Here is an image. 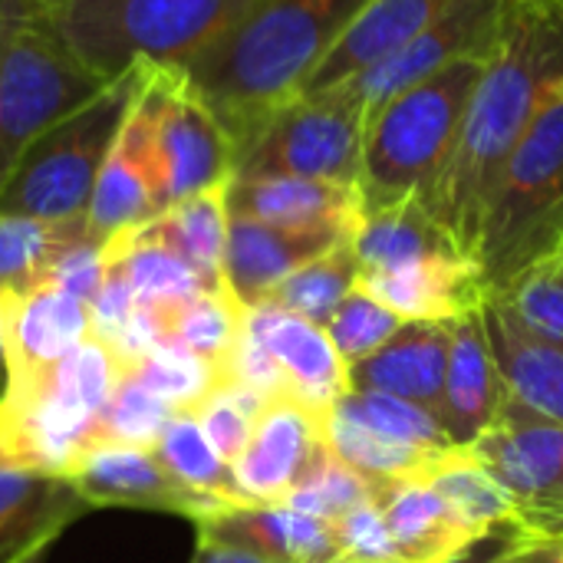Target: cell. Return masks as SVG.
I'll list each match as a JSON object with an SVG mask.
<instances>
[{"mask_svg":"<svg viewBox=\"0 0 563 563\" xmlns=\"http://www.w3.org/2000/svg\"><path fill=\"white\" fill-rule=\"evenodd\" d=\"M515 7H525V3H554V0H511Z\"/></svg>","mask_w":563,"mask_h":563,"instance_id":"f6af8a7d","label":"cell"},{"mask_svg":"<svg viewBox=\"0 0 563 563\" xmlns=\"http://www.w3.org/2000/svg\"><path fill=\"white\" fill-rule=\"evenodd\" d=\"M488 56H462L396 92L366 125L360 198L363 211L419 198L449 162Z\"/></svg>","mask_w":563,"mask_h":563,"instance_id":"277c9868","label":"cell"},{"mask_svg":"<svg viewBox=\"0 0 563 563\" xmlns=\"http://www.w3.org/2000/svg\"><path fill=\"white\" fill-rule=\"evenodd\" d=\"M511 0H455L439 20H432L422 33L406 40L399 49L353 76L350 82L336 86L340 92L369 125V119L402 89L412 82L445 69L449 63L462 56H492L505 20H508ZM330 92V89H327ZM313 96V92H310Z\"/></svg>","mask_w":563,"mask_h":563,"instance_id":"8fae6325","label":"cell"},{"mask_svg":"<svg viewBox=\"0 0 563 563\" xmlns=\"http://www.w3.org/2000/svg\"><path fill=\"white\" fill-rule=\"evenodd\" d=\"M452 320H409L373 356L350 366V389L406 399L439 419Z\"/></svg>","mask_w":563,"mask_h":563,"instance_id":"44dd1931","label":"cell"},{"mask_svg":"<svg viewBox=\"0 0 563 563\" xmlns=\"http://www.w3.org/2000/svg\"><path fill=\"white\" fill-rule=\"evenodd\" d=\"M482 317L508 396L563 426V340L538 333L498 297L482 307Z\"/></svg>","mask_w":563,"mask_h":563,"instance_id":"603a6c76","label":"cell"},{"mask_svg":"<svg viewBox=\"0 0 563 563\" xmlns=\"http://www.w3.org/2000/svg\"><path fill=\"white\" fill-rule=\"evenodd\" d=\"M426 485H432L445 498V505L485 538H492L498 528H508L511 534H518V511L511 498L492 478V472L472 459L468 449H455L452 455H445L432 468Z\"/></svg>","mask_w":563,"mask_h":563,"instance_id":"1f68e13d","label":"cell"},{"mask_svg":"<svg viewBox=\"0 0 563 563\" xmlns=\"http://www.w3.org/2000/svg\"><path fill=\"white\" fill-rule=\"evenodd\" d=\"M505 402L508 389L498 373L482 310L455 317L449 333L445 396L439 412V422L452 445L468 449L475 439H482L501 416Z\"/></svg>","mask_w":563,"mask_h":563,"instance_id":"ffe728a7","label":"cell"},{"mask_svg":"<svg viewBox=\"0 0 563 563\" xmlns=\"http://www.w3.org/2000/svg\"><path fill=\"white\" fill-rule=\"evenodd\" d=\"M0 465H10V462H3V452H0Z\"/></svg>","mask_w":563,"mask_h":563,"instance_id":"7dc6e473","label":"cell"},{"mask_svg":"<svg viewBox=\"0 0 563 563\" xmlns=\"http://www.w3.org/2000/svg\"><path fill=\"white\" fill-rule=\"evenodd\" d=\"M350 244H353L360 274L402 267V264L435 257V254H462L455 241L439 228V221L419 205V198L363 211Z\"/></svg>","mask_w":563,"mask_h":563,"instance_id":"f1b7e54d","label":"cell"},{"mask_svg":"<svg viewBox=\"0 0 563 563\" xmlns=\"http://www.w3.org/2000/svg\"><path fill=\"white\" fill-rule=\"evenodd\" d=\"M366 119L340 92L297 96L234 162V178H317L360 185Z\"/></svg>","mask_w":563,"mask_h":563,"instance_id":"ba28073f","label":"cell"},{"mask_svg":"<svg viewBox=\"0 0 563 563\" xmlns=\"http://www.w3.org/2000/svg\"><path fill=\"white\" fill-rule=\"evenodd\" d=\"M152 66V63H148ZM109 145V155L99 168L86 228L96 241H109L115 234L135 231L148 224L155 214L165 211V191H162V172L155 155V135H152V109L145 99V79Z\"/></svg>","mask_w":563,"mask_h":563,"instance_id":"5bb4252c","label":"cell"},{"mask_svg":"<svg viewBox=\"0 0 563 563\" xmlns=\"http://www.w3.org/2000/svg\"><path fill=\"white\" fill-rule=\"evenodd\" d=\"M142 317L155 346H172L178 353H188L201 360L208 369H214V376L221 379L244 333L247 310L231 297L228 287H221V290H201L162 310H142Z\"/></svg>","mask_w":563,"mask_h":563,"instance_id":"4316f807","label":"cell"},{"mask_svg":"<svg viewBox=\"0 0 563 563\" xmlns=\"http://www.w3.org/2000/svg\"><path fill=\"white\" fill-rule=\"evenodd\" d=\"M369 501H376V488L360 472H353L346 462H340L330 452L327 439H323V445L313 455L307 475L300 478V485L280 505L333 525V521L346 518L350 511H356V508H363Z\"/></svg>","mask_w":563,"mask_h":563,"instance_id":"e575fe53","label":"cell"},{"mask_svg":"<svg viewBox=\"0 0 563 563\" xmlns=\"http://www.w3.org/2000/svg\"><path fill=\"white\" fill-rule=\"evenodd\" d=\"M86 234V218L40 221L0 214V294H26L49 284V271L59 254Z\"/></svg>","mask_w":563,"mask_h":563,"instance_id":"f546056e","label":"cell"},{"mask_svg":"<svg viewBox=\"0 0 563 563\" xmlns=\"http://www.w3.org/2000/svg\"><path fill=\"white\" fill-rule=\"evenodd\" d=\"M554 79H563V0L511 3L465 109L455 148L435 181L419 195V205L468 261L492 188Z\"/></svg>","mask_w":563,"mask_h":563,"instance_id":"6da1fadb","label":"cell"},{"mask_svg":"<svg viewBox=\"0 0 563 563\" xmlns=\"http://www.w3.org/2000/svg\"><path fill=\"white\" fill-rule=\"evenodd\" d=\"M376 508L386 521L399 563H459L485 541V534L459 518L426 482L376 488Z\"/></svg>","mask_w":563,"mask_h":563,"instance_id":"d4e9b609","label":"cell"},{"mask_svg":"<svg viewBox=\"0 0 563 563\" xmlns=\"http://www.w3.org/2000/svg\"><path fill=\"white\" fill-rule=\"evenodd\" d=\"M402 323L406 320L396 317L389 307H383L376 297H369L366 290L353 287L343 297V303L336 307V313L330 317V323L323 330L333 340V346L343 356V363L353 366V363L373 356L386 340H393V333Z\"/></svg>","mask_w":563,"mask_h":563,"instance_id":"74e56055","label":"cell"},{"mask_svg":"<svg viewBox=\"0 0 563 563\" xmlns=\"http://www.w3.org/2000/svg\"><path fill=\"white\" fill-rule=\"evenodd\" d=\"M106 82L43 20L0 36V191L26 148Z\"/></svg>","mask_w":563,"mask_h":563,"instance_id":"52a82bcc","label":"cell"},{"mask_svg":"<svg viewBox=\"0 0 563 563\" xmlns=\"http://www.w3.org/2000/svg\"><path fill=\"white\" fill-rule=\"evenodd\" d=\"M558 261H561V267H563V247H561V254H558Z\"/></svg>","mask_w":563,"mask_h":563,"instance_id":"bcb514c9","label":"cell"},{"mask_svg":"<svg viewBox=\"0 0 563 563\" xmlns=\"http://www.w3.org/2000/svg\"><path fill=\"white\" fill-rule=\"evenodd\" d=\"M455 0H369L350 23V30L336 40V46L327 53V59L317 66L300 96L327 92L350 82L353 76L399 49L406 40L422 33Z\"/></svg>","mask_w":563,"mask_h":563,"instance_id":"484cf974","label":"cell"},{"mask_svg":"<svg viewBox=\"0 0 563 563\" xmlns=\"http://www.w3.org/2000/svg\"><path fill=\"white\" fill-rule=\"evenodd\" d=\"M224 188H208L191 198L168 205L148 224L135 228L132 238L145 244H158L181 257L208 287H224L221 261H224V238H228V205Z\"/></svg>","mask_w":563,"mask_h":563,"instance_id":"83f0119b","label":"cell"},{"mask_svg":"<svg viewBox=\"0 0 563 563\" xmlns=\"http://www.w3.org/2000/svg\"><path fill=\"white\" fill-rule=\"evenodd\" d=\"M155 459L188 488L205 492L224 505H251L234 478V468L214 452L191 412H175L152 445Z\"/></svg>","mask_w":563,"mask_h":563,"instance_id":"4dcf8cb0","label":"cell"},{"mask_svg":"<svg viewBox=\"0 0 563 563\" xmlns=\"http://www.w3.org/2000/svg\"><path fill=\"white\" fill-rule=\"evenodd\" d=\"M3 350H7V399L3 412L33 402L53 369L92 336V310L56 284H40L26 294H0Z\"/></svg>","mask_w":563,"mask_h":563,"instance_id":"7c38bea8","label":"cell"},{"mask_svg":"<svg viewBox=\"0 0 563 563\" xmlns=\"http://www.w3.org/2000/svg\"><path fill=\"white\" fill-rule=\"evenodd\" d=\"M563 247V79H554L485 205L472 264L492 297Z\"/></svg>","mask_w":563,"mask_h":563,"instance_id":"3957f363","label":"cell"},{"mask_svg":"<svg viewBox=\"0 0 563 563\" xmlns=\"http://www.w3.org/2000/svg\"><path fill=\"white\" fill-rule=\"evenodd\" d=\"M353 231L346 228H277L251 218L228 214V238H224V261L221 280L231 297L251 310L261 307L264 297L294 271L317 261L320 254L333 251L336 244L350 241Z\"/></svg>","mask_w":563,"mask_h":563,"instance_id":"9a60e30c","label":"cell"},{"mask_svg":"<svg viewBox=\"0 0 563 563\" xmlns=\"http://www.w3.org/2000/svg\"><path fill=\"white\" fill-rule=\"evenodd\" d=\"M145 66L148 63H139L109 79L96 99L59 119L26 148L0 191V214L40 221L86 218L99 168L142 86Z\"/></svg>","mask_w":563,"mask_h":563,"instance_id":"8992f818","label":"cell"},{"mask_svg":"<svg viewBox=\"0 0 563 563\" xmlns=\"http://www.w3.org/2000/svg\"><path fill=\"white\" fill-rule=\"evenodd\" d=\"M244 327L277 366L287 399L307 406L317 416H327L333 402L350 389V366L323 327L267 303L251 307Z\"/></svg>","mask_w":563,"mask_h":563,"instance_id":"2e32d148","label":"cell"},{"mask_svg":"<svg viewBox=\"0 0 563 563\" xmlns=\"http://www.w3.org/2000/svg\"><path fill=\"white\" fill-rule=\"evenodd\" d=\"M231 218L277 228H346L356 231L363 198L356 185L317 178H231L224 188Z\"/></svg>","mask_w":563,"mask_h":563,"instance_id":"cb8c5ba5","label":"cell"},{"mask_svg":"<svg viewBox=\"0 0 563 563\" xmlns=\"http://www.w3.org/2000/svg\"><path fill=\"white\" fill-rule=\"evenodd\" d=\"M356 287L409 320H455L488 303L478 267L462 254H435L356 277Z\"/></svg>","mask_w":563,"mask_h":563,"instance_id":"7402d4cb","label":"cell"},{"mask_svg":"<svg viewBox=\"0 0 563 563\" xmlns=\"http://www.w3.org/2000/svg\"><path fill=\"white\" fill-rule=\"evenodd\" d=\"M323 419L294 399L267 402L244 455L231 465L251 505H277L300 485L323 445Z\"/></svg>","mask_w":563,"mask_h":563,"instance_id":"e0dca14e","label":"cell"},{"mask_svg":"<svg viewBox=\"0 0 563 563\" xmlns=\"http://www.w3.org/2000/svg\"><path fill=\"white\" fill-rule=\"evenodd\" d=\"M69 485L89 508H132V511H158L205 521L231 505L188 488L178 482L152 449L139 445H89L66 472Z\"/></svg>","mask_w":563,"mask_h":563,"instance_id":"4fadbf2b","label":"cell"},{"mask_svg":"<svg viewBox=\"0 0 563 563\" xmlns=\"http://www.w3.org/2000/svg\"><path fill=\"white\" fill-rule=\"evenodd\" d=\"M498 300H505L538 333L563 340V267L558 257L525 271Z\"/></svg>","mask_w":563,"mask_h":563,"instance_id":"f35d334b","label":"cell"},{"mask_svg":"<svg viewBox=\"0 0 563 563\" xmlns=\"http://www.w3.org/2000/svg\"><path fill=\"white\" fill-rule=\"evenodd\" d=\"M518 511V534L563 538V426L508 396L495 426L468 445Z\"/></svg>","mask_w":563,"mask_h":563,"instance_id":"9c48e42d","label":"cell"},{"mask_svg":"<svg viewBox=\"0 0 563 563\" xmlns=\"http://www.w3.org/2000/svg\"><path fill=\"white\" fill-rule=\"evenodd\" d=\"M254 0H56L43 23L102 79L139 63L181 66Z\"/></svg>","mask_w":563,"mask_h":563,"instance_id":"5b68a950","label":"cell"},{"mask_svg":"<svg viewBox=\"0 0 563 563\" xmlns=\"http://www.w3.org/2000/svg\"><path fill=\"white\" fill-rule=\"evenodd\" d=\"M145 99L152 109L165 208L234 178V145L178 66H148Z\"/></svg>","mask_w":563,"mask_h":563,"instance_id":"30bf717a","label":"cell"},{"mask_svg":"<svg viewBox=\"0 0 563 563\" xmlns=\"http://www.w3.org/2000/svg\"><path fill=\"white\" fill-rule=\"evenodd\" d=\"M336 412L350 416L353 422L366 426L369 432H376L379 439L386 442H396L402 449H416V452H449V449H459L452 445V439L445 435L442 422L406 402V399H396V396H383V393H360V389H346L336 402H333Z\"/></svg>","mask_w":563,"mask_h":563,"instance_id":"836d02e7","label":"cell"},{"mask_svg":"<svg viewBox=\"0 0 563 563\" xmlns=\"http://www.w3.org/2000/svg\"><path fill=\"white\" fill-rule=\"evenodd\" d=\"M7 383H10V376H7V350H3V317H0V406H3V399H7Z\"/></svg>","mask_w":563,"mask_h":563,"instance_id":"ee69618b","label":"cell"},{"mask_svg":"<svg viewBox=\"0 0 563 563\" xmlns=\"http://www.w3.org/2000/svg\"><path fill=\"white\" fill-rule=\"evenodd\" d=\"M86 511L66 475L33 465H0V563H36Z\"/></svg>","mask_w":563,"mask_h":563,"instance_id":"d6986e66","label":"cell"},{"mask_svg":"<svg viewBox=\"0 0 563 563\" xmlns=\"http://www.w3.org/2000/svg\"><path fill=\"white\" fill-rule=\"evenodd\" d=\"M333 563H353V561H333Z\"/></svg>","mask_w":563,"mask_h":563,"instance_id":"c3c4849f","label":"cell"},{"mask_svg":"<svg viewBox=\"0 0 563 563\" xmlns=\"http://www.w3.org/2000/svg\"><path fill=\"white\" fill-rule=\"evenodd\" d=\"M49 3H56V0H46V7H49Z\"/></svg>","mask_w":563,"mask_h":563,"instance_id":"681fc988","label":"cell"},{"mask_svg":"<svg viewBox=\"0 0 563 563\" xmlns=\"http://www.w3.org/2000/svg\"><path fill=\"white\" fill-rule=\"evenodd\" d=\"M175 416V409L155 396L152 389H145L142 383L122 376L115 396L109 399V406L99 412L96 429H92V445L99 442H112V445H139V449H152L158 432L165 429V422Z\"/></svg>","mask_w":563,"mask_h":563,"instance_id":"8d00e7d4","label":"cell"},{"mask_svg":"<svg viewBox=\"0 0 563 563\" xmlns=\"http://www.w3.org/2000/svg\"><path fill=\"white\" fill-rule=\"evenodd\" d=\"M125 376L162 396L175 412H191L218 383L214 369L172 346H148L125 366Z\"/></svg>","mask_w":563,"mask_h":563,"instance_id":"d590c367","label":"cell"},{"mask_svg":"<svg viewBox=\"0 0 563 563\" xmlns=\"http://www.w3.org/2000/svg\"><path fill=\"white\" fill-rule=\"evenodd\" d=\"M369 0H254L178 69L224 125L234 162L261 125L297 99Z\"/></svg>","mask_w":563,"mask_h":563,"instance_id":"7a4b0ae2","label":"cell"},{"mask_svg":"<svg viewBox=\"0 0 563 563\" xmlns=\"http://www.w3.org/2000/svg\"><path fill=\"white\" fill-rule=\"evenodd\" d=\"M191 563H267L251 558V554H241V551H231V548H221V544H205L198 541L195 554H191Z\"/></svg>","mask_w":563,"mask_h":563,"instance_id":"7bdbcfd3","label":"cell"},{"mask_svg":"<svg viewBox=\"0 0 563 563\" xmlns=\"http://www.w3.org/2000/svg\"><path fill=\"white\" fill-rule=\"evenodd\" d=\"M488 563H563V538L515 534L508 548Z\"/></svg>","mask_w":563,"mask_h":563,"instance_id":"60d3db41","label":"cell"},{"mask_svg":"<svg viewBox=\"0 0 563 563\" xmlns=\"http://www.w3.org/2000/svg\"><path fill=\"white\" fill-rule=\"evenodd\" d=\"M46 13V0H0V36H7L10 30L43 20Z\"/></svg>","mask_w":563,"mask_h":563,"instance_id":"b9f144b4","label":"cell"},{"mask_svg":"<svg viewBox=\"0 0 563 563\" xmlns=\"http://www.w3.org/2000/svg\"><path fill=\"white\" fill-rule=\"evenodd\" d=\"M353 241V238H350ZM343 241L333 251L320 254L317 261L303 264L300 271H294L290 277H284L267 297V307L297 313L317 327H327L330 317L336 313V307L343 303V297L356 287L360 277V264L353 254V244Z\"/></svg>","mask_w":563,"mask_h":563,"instance_id":"d6a6232c","label":"cell"},{"mask_svg":"<svg viewBox=\"0 0 563 563\" xmlns=\"http://www.w3.org/2000/svg\"><path fill=\"white\" fill-rule=\"evenodd\" d=\"M198 541L221 544L267 563L343 561L333 525L300 515L287 505H234L205 521H195Z\"/></svg>","mask_w":563,"mask_h":563,"instance_id":"ac0fdd59","label":"cell"},{"mask_svg":"<svg viewBox=\"0 0 563 563\" xmlns=\"http://www.w3.org/2000/svg\"><path fill=\"white\" fill-rule=\"evenodd\" d=\"M333 534H336V548L340 558L353 563H399L393 538L386 531V521L376 508V501L350 511L346 518L333 521Z\"/></svg>","mask_w":563,"mask_h":563,"instance_id":"ab89813d","label":"cell"}]
</instances>
